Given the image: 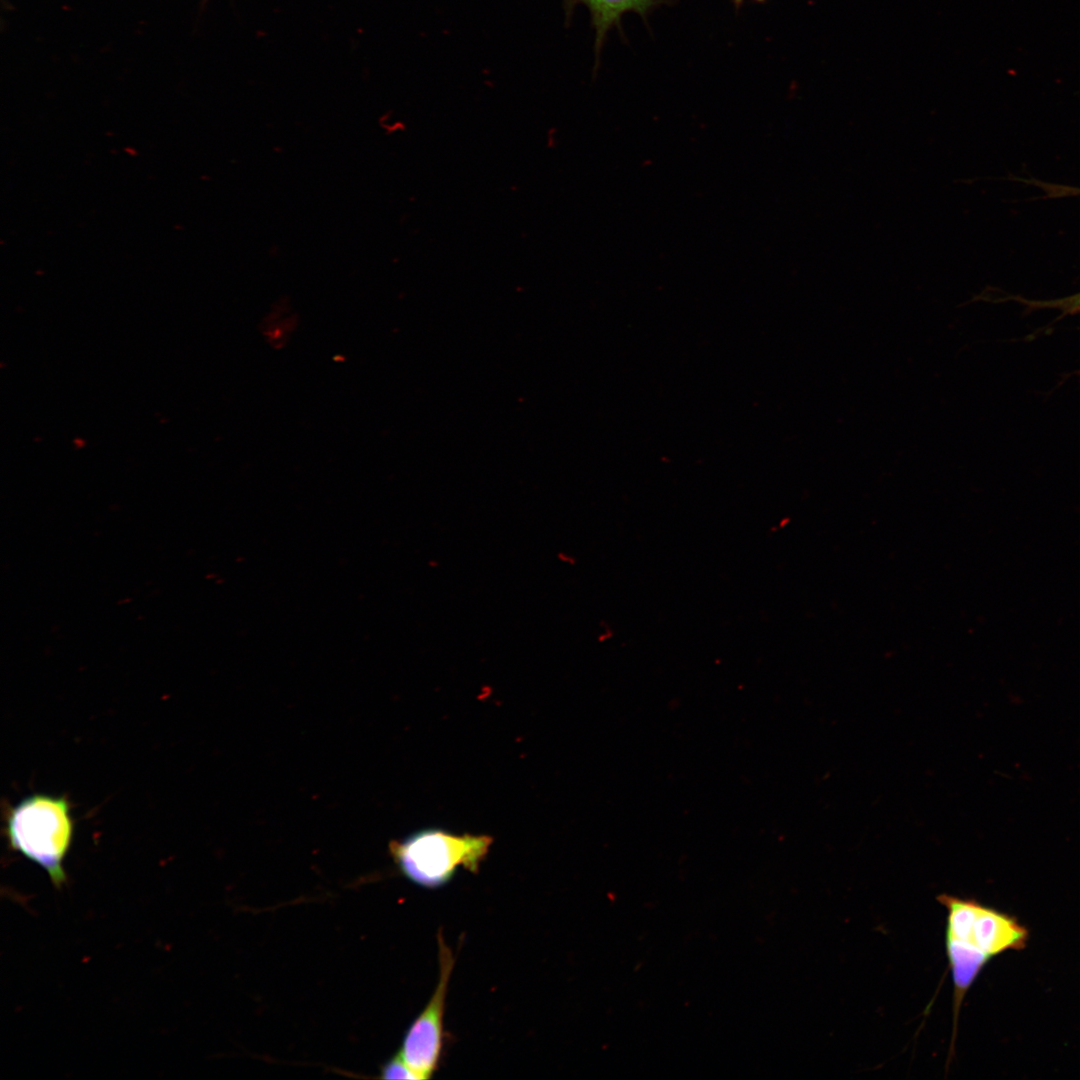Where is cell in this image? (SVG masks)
Here are the masks:
<instances>
[{"mask_svg":"<svg viewBox=\"0 0 1080 1080\" xmlns=\"http://www.w3.org/2000/svg\"><path fill=\"white\" fill-rule=\"evenodd\" d=\"M5 833L11 849L41 866L55 886H62L66 881L63 863L74 833L66 797H24L7 809Z\"/></svg>","mask_w":1080,"mask_h":1080,"instance_id":"obj_1","label":"cell"},{"mask_svg":"<svg viewBox=\"0 0 1080 1080\" xmlns=\"http://www.w3.org/2000/svg\"><path fill=\"white\" fill-rule=\"evenodd\" d=\"M492 840L485 835H454L439 829L414 833L391 844L392 855L412 882L436 888L447 883L459 866L477 872Z\"/></svg>","mask_w":1080,"mask_h":1080,"instance_id":"obj_2","label":"cell"},{"mask_svg":"<svg viewBox=\"0 0 1080 1080\" xmlns=\"http://www.w3.org/2000/svg\"><path fill=\"white\" fill-rule=\"evenodd\" d=\"M936 899L947 911L945 938L968 944L990 958L1025 947L1028 931L1008 914L970 898L944 893Z\"/></svg>","mask_w":1080,"mask_h":1080,"instance_id":"obj_3","label":"cell"},{"mask_svg":"<svg viewBox=\"0 0 1080 1080\" xmlns=\"http://www.w3.org/2000/svg\"><path fill=\"white\" fill-rule=\"evenodd\" d=\"M440 974L437 987L422 1011L408 1029L399 1051L419 1080L429 1079L435 1072L442 1049L445 998L454 956L441 931L437 935Z\"/></svg>","mask_w":1080,"mask_h":1080,"instance_id":"obj_4","label":"cell"},{"mask_svg":"<svg viewBox=\"0 0 1080 1080\" xmlns=\"http://www.w3.org/2000/svg\"><path fill=\"white\" fill-rule=\"evenodd\" d=\"M946 955L953 980L954 1026L963 999L990 957L963 942L945 938Z\"/></svg>","mask_w":1080,"mask_h":1080,"instance_id":"obj_5","label":"cell"},{"mask_svg":"<svg viewBox=\"0 0 1080 1080\" xmlns=\"http://www.w3.org/2000/svg\"><path fill=\"white\" fill-rule=\"evenodd\" d=\"M658 0H565L566 10L583 4L590 11L596 32V47L599 48L608 30L618 22L621 15L628 11L645 14Z\"/></svg>","mask_w":1080,"mask_h":1080,"instance_id":"obj_6","label":"cell"},{"mask_svg":"<svg viewBox=\"0 0 1080 1080\" xmlns=\"http://www.w3.org/2000/svg\"><path fill=\"white\" fill-rule=\"evenodd\" d=\"M1015 300L1025 304L1031 309H1055L1060 312L1061 316L1080 313V292L1050 300H1027L1021 298H1015Z\"/></svg>","mask_w":1080,"mask_h":1080,"instance_id":"obj_7","label":"cell"},{"mask_svg":"<svg viewBox=\"0 0 1080 1080\" xmlns=\"http://www.w3.org/2000/svg\"><path fill=\"white\" fill-rule=\"evenodd\" d=\"M381 1078L383 1079H416L419 1080L417 1075L412 1071L408 1064L403 1059L400 1052H398L393 1058H391L381 1070Z\"/></svg>","mask_w":1080,"mask_h":1080,"instance_id":"obj_8","label":"cell"},{"mask_svg":"<svg viewBox=\"0 0 1080 1080\" xmlns=\"http://www.w3.org/2000/svg\"><path fill=\"white\" fill-rule=\"evenodd\" d=\"M736 1H737V2H740V1H742V0H736ZM758 1H761V0H758Z\"/></svg>","mask_w":1080,"mask_h":1080,"instance_id":"obj_9","label":"cell"}]
</instances>
